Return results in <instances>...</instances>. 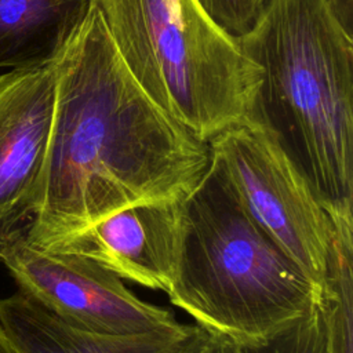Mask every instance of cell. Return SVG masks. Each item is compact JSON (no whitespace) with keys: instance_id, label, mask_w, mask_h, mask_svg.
Segmentation results:
<instances>
[{"instance_id":"11","label":"cell","mask_w":353,"mask_h":353,"mask_svg":"<svg viewBox=\"0 0 353 353\" xmlns=\"http://www.w3.org/2000/svg\"><path fill=\"white\" fill-rule=\"evenodd\" d=\"M328 216L332 237L321 303L327 347L353 353V207Z\"/></svg>"},{"instance_id":"4","label":"cell","mask_w":353,"mask_h":353,"mask_svg":"<svg viewBox=\"0 0 353 353\" xmlns=\"http://www.w3.org/2000/svg\"><path fill=\"white\" fill-rule=\"evenodd\" d=\"M143 91L203 142L250 117L261 69L199 0H91Z\"/></svg>"},{"instance_id":"14","label":"cell","mask_w":353,"mask_h":353,"mask_svg":"<svg viewBox=\"0 0 353 353\" xmlns=\"http://www.w3.org/2000/svg\"><path fill=\"white\" fill-rule=\"evenodd\" d=\"M188 353H237V345L196 325Z\"/></svg>"},{"instance_id":"3","label":"cell","mask_w":353,"mask_h":353,"mask_svg":"<svg viewBox=\"0 0 353 353\" xmlns=\"http://www.w3.org/2000/svg\"><path fill=\"white\" fill-rule=\"evenodd\" d=\"M194 325L265 343L321 306V290L247 216L207 167L182 203L178 270L165 292Z\"/></svg>"},{"instance_id":"9","label":"cell","mask_w":353,"mask_h":353,"mask_svg":"<svg viewBox=\"0 0 353 353\" xmlns=\"http://www.w3.org/2000/svg\"><path fill=\"white\" fill-rule=\"evenodd\" d=\"M0 323L25 353H188L196 325L179 334L106 335L74 327L29 295L0 298Z\"/></svg>"},{"instance_id":"15","label":"cell","mask_w":353,"mask_h":353,"mask_svg":"<svg viewBox=\"0 0 353 353\" xmlns=\"http://www.w3.org/2000/svg\"><path fill=\"white\" fill-rule=\"evenodd\" d=\"M0 353H25L0 323Z\"/></svg>"},{"instance_id":"5","label":"cell","mask_w":353,"mask_h":353,"mask_svg":"<svg viewBox=\"0 0 353 353\" xmlns=\"http://www.w3.org/2000/svg\"><path fill=\"white\" fill-rule=\"evenodd\" d=\"M208 152V168L239 207L323 292L332 225L277 141L248 117L215 135Z\"/></svg>"},{"instance_id":"10","label":"cell","mask_w":353,"mask_h":353,"mask_svg":"<svg viewBox=\"0 0 353 353\" xmlns=\"http://www.w3.org/2000/svg\"><path fill=\"white\" fill-rule=\"evenodd\" d=\"M90 7L91 0H0V68L54 62Z\"/></svg>"},{"instance_id":"6","label":"cell","mask_w":353,"mask_h":353,"mask_svg":"<svg viewBox=\"0 0 353 353\" xmlns=\"http://www.w3.org/2000/svg\"><path fill=\"white\" fill-rule=\"evenodd\" d=\"M0 261L22 292L74 327L106 335L179 334L189 328L170 309L142 301L91 259L34 247L25 233Z\"/></svg>"},{"instance_id":"16","label":"cell","mask_w":353,"mask_h":353,"mask_svg":"<svg viewBox=\"0 0 353 353\" xmlns=\"http://www.w3.org/2000/svg\"><path fill=\"white\" fill-rule=\"evenodd\" d=\"M237 353H245V349L241 347V346H239V347H237Z\"/></svg>"},{"instance_id":"7","label":"cell","mask_w":353,"mask_h":353,"mask_svg":"<svg viewBox=\"0 0 353 353\" xmlns=\"http://www.w3.org/2000/svg\"><path fill=\"white\" fill-rule=\"evenodd\" d=\"M54 99V62L0 74V254L33 216Z\"/></svg>"},{"instance_id":"17","label":"cell","mask_w":353,"mask_h":353,"mask_svg":"<svg viewBox=\"0 0 353 353\" xmlns=\"http://www.w3.org/2000/svg\"><path fill=\"white\" fill-rule=\"evenodd\" d=\"M266 1H268V0H258V3H259V6H261V7H263V4H265Z\"/></svg>"},{"instance_id":"12","label":"cell","mask_w":353,"mask_h":353,"mask_svg":"<svg viewBox=\"0 0 353 353\" xmlns=\"http://www.w3.org/2000/svg\"><path fill=\"white\" fill-rule=\"evenodd\" d=\"M244 349L245 353H328L321 306L270 341Z\"/></svg>"},{"instance_id":"1","label":"cell","mask_w":353,"mask_h":353,"mask_svg":"<svg viewBox=\"0 0 353 353\" xmlns=\"http://www.w3.org/2000/svg\"><path fill=\"white\" fill-rule=\"evenodd\" d=\"M54 73L29 244L52 251L120 210L182 203L190 194L208 167V143L137 83L92 3Z\"/></svg>"},{"instance_id":"13","label":"cell","mask_w":353,"mask_h":353,"mask_svg":"<svg viewBox=\"0 0 353 353\" xmlns=\"http://www.w3.org/2000/svg\"><path fill=\"white\" fill-rule=\"evenodd\" d=\"M204 10L233 36H241L255 22L262 7L258 0H199Z\"/></svg>"},{"instance_id":"2","label":"cell","mask_w":353,"mask_h":353,"mask_svg":"<svg viewBox=\"0 0 353 353\" xmlns=\"http://www.w3.org/2000/svg\"><path fill=\"white\" fill-rule=\"evenodd\" d=\"M261 69L250 119L328 212L353 207V40L331 0H268L237 36Z\"/></svg>"},{"instance_id":"8","label":"cell","mask_w":353,"mask_h":353,"mask_svg":"<svg viewBox=\"0 0 353 353\" xmlns=\"http://www.w3.org/2000/svg\"><path fill=\"white\" fill-rule=\"evenodd\" d=\"M182 203L120 210L52 251L84 256L121 280L167 292L181 256Z\"/></svg>"}]
</instances>
